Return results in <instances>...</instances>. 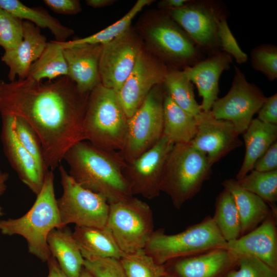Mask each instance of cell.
Here are the masks:
<instances>
[{"label": "cell", "instance_id": "obj_37", "mask_svg": "<svg viewBox=\"0 0 277 277\" xmlns=\"http://www.w3.org/2000/svg\"><path fill=\"white\" fill-rule=\"evenodd\" d=\"M23 36V21L0 8V46L5 51L14 49Z\"/></svg>", "mask_w": 277, "mask_h": 277}, {"label": "cell", "instance_id": "obj_26", "mask_svg": "<svg viewBox=\"0 0 277 277\" xmlns=\"http://www.w3.org/2000/svg\"><path fill=\"white\" fill-rule=\"evenodd\" d=\"M47 241L51 255L65 275L67 277H80L85 260L70 229L66 226L53 229L49 233Z\"/></svg>", "mask_w": 277, "mask_h": 277}, {"label": "cell", "instance_id": "obj_4", "mask_svg": "<svg viewBox=\"0 0 277 277\" xmlns=\"http://www.w3.org/2000/svg\"><path fill=\"white\" fill-rule=\"evenodd\" d=\"M128 118L116 92L100 84L89 93L83 123L84 140L108 151H121L125 145Z\"/></svg>", "mask_w": 277, "mask_h": 277}, {"label": "cell", "instance_id": "obj_45", "mask_svg": "<svg viewBox=\"0 0 277 277\" xmlns=\"http://www.w3.org/2000/svg\"><path fill=\"white\" fill-rule=\"evenodd\" d=\"M189 0H163L159 3V7L167 11L183 7Z\"/></svg>", "mask_w": 277, "mask_h": 277}, {"label": "cell", "instance_id": "obj_42", "mask_svg": "<svg viewBox=\"0 0 277 277\" xmlns=\"http://www.w3.org/2000/svg\"><path fill=\"white\" fill-rule=\"evenodd\" d=\"M253 170L260 172H269L277 170L276 141L273 143L256 162Z\"/></svg>", "mask_w": 277, "mask_h": 277}, {"label": "cell", "instance_id": "obj_6", "mask_svg": "<svg viewBox=\"0 0 277 277\" xmlns=\"http://www.w3.org/2000/svg\"><path fill=\"white\" fill-rule=\"evenodd\" d=\"M226 243L212 217L208 216L178 233L167 234L164 229L154 230L144 250L157 264L164 265L177 258L224 248Z\"/></svg>", "mask_w": 277, "mask_h": 277}, {"label": "cell", "instance_id": "obj_44", "mask_svg": "<svg viewBox=\"0 0 277 277\" xmlns=\"http://www.w3.org/2000/svg\"><path fill=\"white\" fill-rule=\"evenodd\" d=\"M47 262L48 267L47 277H67L53 256L51 255Z\"/></svg>", "mask_w": 277, "mask_h": 277}, {"label": "cell", "instance_id": "obj_35", "mask_svg": "<svg viewBox=\"0 0 277 277\" xmlns=\"http://www.w3.org/2000/svg\"><path fill=\"white\" fill-rule=\"evenodd\" d=\"M14 117V129L16 136L24 147L35 160L40 168L46 173L43 148L41 141L31 126L20 117Z\"/></svg>", "mask_w": 277, "mask_h": 277}, {"label": "cell", "instance_id": "obj_14", "mask_svg": "<svg viewBox=\"0 0 277 277\" xmlns=\"http://www.w3.org/2000/svg\"><path fill=\"white\" fill-rule=\"evenodd\" d=\"M173 145L162 135L148 150L126 163L123 172L133 195L149 200L159 196L165 165Z\"/></svg>", "mask_w": 277, "mask_h": 277}, {"label": "cell", "instance_id": "obj_32", "mask_svg": "<svg viewBox=\"0 0 277 277\" xmlns=\"http://www.w3.org/2000/svg\"><path fill=\"white\" fill-rule=\"evenodd\" d=\"M152 2L151 0H138L123 17L104 29L84 38L59 43L63 49L79 44H106L129 30L133 18L144 7Z\"/></svg>", "mask_w": 277, "mask_h": 277}, {"label": "cell", "instance_id": "obj_41", "mask_svg": "<svg viewBox=\"0 0 277 277\" xmlns=\"http://www.w3.org/2000/svg\"><path fill=\"white\" fill-rule=\"evenodd\" d=\"M258 113L259 121L277 125V94L266 97Z\"/></svg>", "mask_w": 277, "mask_h": 277}, {"label": "cell", "instance_id": "obj_40", "mask_svg": "<svg viewBox=\"0 0 277 277\" xmlns=\"http://www.w3.org/2000/svg\"><path fill=\"white\" fill-rule=\"evenodd\" d=\"M218 36L222 51L233 56L238 64L247 61V55L241 50L229 28L227 17L223 18L219 24Z\"/></svg>", "mask_w": 277, "mask_h": 277}, {"label": "cell", "instance_id": "obj_31", "mask_svg": "<svg viewBox=\"0 0 277 277\" xmlns=\"http://www.w3.org/2000/svg\"><path fill=\"white\" fill-rule=\"evenodd\" d=\"M212 217L221 235L229 242L241 236L240 217L234 201L230 193L225 189L219 194Z\"/></svg>", "mask_w": 277, "mask_h": 277}, {"label": "cell", "instance_id": "obj_21", "mask_svg": "<svg viewBox=\"0 0 277 277\" xmlns=\"http://www.w3.org/2000/svg\"><path fill=\"white\" fill-rule=\"evenodd\" d=\"M103 45L79 44L63 49L68 77L82 93L90 92L101 84L99 60Z\"/></svg>", "mask_w": 277, "mask_h": 277}, {"label": "cell", "instance_id": "obj_50", "mask_svg": "<svg viewBox=\"0 0 277 277\" xmlns=\"http://www.w3.org/2000/svg\"><path fill=\"white\" fill-rule=\"evenodd\" d=\"M162 277H172L171 276L167 274V273L165 275H164L163 276H162Z\"/></svg>", "mask_w": 277, "mask_h": 277}, {"label": "cell", "instance_id": "obj_51", "mask_svg": "<svg viewBox=\"0 0 277 277\" xmlns=\"http://www.w3.org/2000/svg\"><path fill=\"white\" fill-rule=\"evenodd\" d=\"M0 88H1V82H0Z\"/></svg>", "mask_w": 277, "mask_h": 277}, {"label": "cell", "instance_id": "obj_48", "mask_svg": "<svg viewBox=\"0 0 277 277\" xmlns=\"http://www.w3.org/2000/svg\"><path fill=\"white\" fill-rule=\"evenodd\" d=\"M80 277H93L89 272H88L84 268L82 271Z\"/></svg>", "mask_w": 277, "mask_h": 277}, {"label": "cell", "instance_id": "obj_18", "mask_svg": "<svg viewBox=\"0 0 277 277\" xmlns=\"http://www.w3.org/2000/svg\"><path fill=\"white\" fill-rule=\"evenodd\" d=\"M238 258L225 248L172 260L164 264L172 277H224L238 266Z\"/></svg>", "mask_w": 277, "mask_h": 277}, {"label": "cell", "instance_id": "obj_11", "mask_svg": "<svg viewBox=\"0 0 277 277\" xmlns=\"http://www.w3.org/2000/svg\"><path fill=\"white\" fill-rule=\"evenodd\" d=\"M167 12L207 55L222 50L218 26L227 15L222 2L189 0L183 7Z\"/></svg>", "mask_w": 277, "mask_h": 277}, {"label": "cell", "instance_id": "obj_10", "mask_svg": "<svg viewBox=\"0 0 277 277\" xmlns=\"http://www.w3.org/2000/svg\"><path fill=\"white\" fill-rule=\"evenodd\" d=\"M147 39L157 57L168 65L184 68L194 65L207 55L166 12L147 29Z\"/></svg>", "mask_w": 277, "mask_h": 277}, {"label": "cell", "instance_id": "obj_16", "mask_svg": "<svg viewBox=\"0 0 277 277\" xmlns=\"http://www.w3.org/2000/svg\"><path fill=\"white\" fill-rule=\"evenodd\" d=\"M196 118L197 131L190 143L206 155L211 166L242 145L230 122L215 118L210 110L202 111Z\"/></svg>", "mask_w": 277, "mask_h": 277}, {"label": "cell", "instance_id": "obj_38", "mask_svg": "<svg viewBox=\"0 0 277 277\" xmlns=\"http://www.w3.org/2000/svg\"><path fill=\"white\" fill-rule=\"evenodd\" d=\"M238 266V269L229 270L224 277H277V270L255 257H239Z\"/></svg>", "mask_w": 277, "mask_h": 277}, {"label": "cell", "instance_id": "obj_9", "mask_svg": "<svg viewBox=\"0 0 277 277\" xmlns=\"http://www.w3.org/2000/svg\"><path fill=\"white\" fill-rule=\"evenodd\" d=\"M58 168L63 193L56 201L62 226H105L109 209L106 199L78 184L62 165Z\"/></svg>", "mask_w": 277, "mask_h": 277}, {"label": "cell", "instance_id": "obj_49", "mask_svg": "<svg viewBox=\"0 0 277 277\" xmlns=\"http://www.w3.org/2000/svg\"><path fill=\"white\" fill-rule=\"evenodd\" d=\"M3 214V212L2 211V208L0 206V216Z\"/></svg>", "mask_w": 277, "mask_h": 277}, {"label": "cell", "instance_id": "obj_47", "mask_svg": "<svg viewBox=\"0 0 277 277\" xmlns=\"http://www.w3.org/2000/svg\"><path fill=\"white\" fill-rule=\"evenodd\" d=\"M8 173L3 172L0 170V196L2 195L6 190V182L8 180Z\"/></svg>", "mask_w": 277, "mask_h": 277}, {"label": "cell", "instance_id": "obj_17", "mask_svg": "<svg viewBox=\"0 0 277 277\" xmlns=\"http://www.w3.org/2000/svg\"><path fill=\"white\" fill-rule=\"evenodd\" d=\"M224 248L238 258L255 257L277 270L276 209L260 225L235 240L227 242Z\"/></svg>", "mask_w": 277, "mask_h": 277}, {"label": "cell", "instance_id": "obj_15", "mask_svg": "<svg viewBox=\"0 0 277 277\" xmlns=\"http://www.w3.org/2000/svg\"><path fill=\"white\" fill-rule=\"evenodd\" d=\"M142 49L130 29L103 45L98 65L101 84L117 92L131 73Z\"/></svg>", "mask_w": 277, "mask_h": 277}, {"label": "cell", "instance_id": "obj_23", "mask_svg": "<svg viewBox=\"0 0 277 277\" xmlns=\"http://www.w3.org/2000/svg\"><path fill=\"white\" fill-rule=\"evenodd\" d=\"M73 237L84 260L114 258L124 255L109 230L103 227L75 226Z\"/></svg>", "mask_w": 277, "mask_h": 277}, {"label": "cell", "instance_id": "obj_7", "mask_svg": "<svg viewBox=\"0 0 277 277\" xmlns=\"http://www.w3.org/2000/svg\"><path fill=\"white\" fill-rule=\"evenodd\" d=\"M105 226L124 253H134L144 249L154 231L153 212L132 196L109 204Z\"/></svg>", "mask_w": 277, "mask_h": 277}, {"label": "cell", "instance_id": "obj_39", "mask_svg": "<svg viewBox=\"0 0 277 277\" xmlns=\"http://www.w3.org/2000/svg\"><path fill=\"white\" fill-rule=\"evenodd\" d=\"M84 268L93 277H127L120 260L114 258L85 260Z\"/></svg>", "mask_w": 277, "mask_h": 277}, {"label": "cell", "instance_id": "obj_22", "mask_svg": "<svg viewBox=\"0 0 277 277\" xmlns=\"http://www.w3.org/2000/svg\"><path fill=\"white\" fill-rule=\"evenodd\" d=\"M23 39L15 48L5 51L2 61L8 67L10 82L27 77L31 65L40 56L47 43L46 36L33 23L23 21Z\"/></svg>", "mask_w": 277, "mask_h": 277}, {"label": "cell", "instance_id": "obj_30", "mask_svg": "<svg viewBox=\"0 0 277 277\" xmlns=\"http://www.w3.org/2000/svg\"><path fill=\"white\" fill-rule=\"evenodd\" d=\"M163 86L166 93L189 114L196 116L203 111L195 98L193 84L183 70L169 68Z\"/></svg>", "mask_w": 277, "mask_h": 277}, {"label": "cell", "instance_id": "obj_27", "mask_svg": "<svg viewBox=\"0 0 277 277\" xmlns=\"http://www.w3.org/2000/svg\"><path fill=\"white\" fill-rule=\"evenodd\" d=\"M197 131V120L165 94L162 135L173 144L190 143Z\"/></svg>", "mask_w": 277, "mask_h": 277}, {"label": "cell", "instance_id": "obj_52", "mask_svg": "<svg viewBox=\"0 0 277 277\" xmlns=\"http://www.w3.org/2000/svg\"><path fill=\"white\" fill-rule=\"evenodd\" d=\"M28 277H29V276H28Z\"/></svg>", "mask_w": 277, "mask_h": 277}, {"label": "cell", "instance_id": "obj_29", "mask_svg": "<svg viewBox=\"0 0 277 277\" xmlns=\"http://www.w3.org/2000/svg\"><path fill=\"white\" fill-rule=\"evenodd\" d=\"M67 75L63 49L59 42L51 41L47 42L40 56L31 65L27 78L37 82L44 78L51 81Z\"/></svg>", "mask_w": 277, "mask_h": 277}, {"label": "cell", "instance_id": "obj_13", "mask_svg": "<svg viewBox=\"0 0 277 277\" xmlns=\"http://www.w3.org/2000/svg\"><path fill=\"white\" fill-rule=\"evenodd\" d=\"M168 70L157 56L142 49L131 73L116 92L118 103L128 118L139 108L150 91L164 83Z\"/></svg>", "mask_w": 277, "mask_h": 277}, {"label": "cell", "instance_id": "obj_3", "mask_svg": "<svg viewBox=\"0 0 277 277\" xmlns=\"http://www.w3.org/2000/svg\"><path fill=\"white\" fill-rule=\"evenodd\" d=\"M54 174L49 170L43 187L29 210L17 219L0 220V232L19 235L27 243L28 252L43 262L51 256L47 239L54 229L62 228L54 189Z\"/></svg>", "mask_w": 277, "mask_h": 277}, {"label": "cell", "instance_id": "obj_34", "mask_svg": "<svg viewBox=\"0 0 277 277\" xmlns=\"http://www.w3.org/2000/svg\"><path fill=\"white\" fill-rule=\"evenodd\" d=\"M119 260L127 277H162L166 274L164 265L157 264L144 249L125 254Z\"/></svg>", "mask_w": 277, "mask_h": 277}, {"label": "cell", "instance_id": "obj_1", "mask_svg": "<svg viewBox=\"0 0 277 277\" xmlns=\"http://www.w3.org/2000/svg\"><path fill=\"white\" fill-rule=\"evenodd\" d=\"M89 95L68 76L44 83L28 78L2 82L0 114L20 117L31 126L41 141L46 167L53 171L73 145L85 141Z\"/></svg>", "mask_w": 277, "mask_h": 277}, {"label": "cell", "instance_id": "obj_2", "mask_svg": "<svg viewBox=\"0 0 277 277\" xmlns=\"http://www.w3.org/2000/svg\"><path fill=\"white\" fill-rule=\"evenodd\" d=\"M69 175L80 186L105 197L109 204L133 196L123 172L126 162L118 151L82 141L65 153Z\"/></svg>", "mask_w": 277, "mask_h": 277}, {"label": "cell", "instance_id": "obj_33", "mask_svg": "<svg viewBox=\"0 0 277 277\" xmlns=\"http://www.w3.org/2000/svg\"><path fill=\"white\" fill-rule=\"evenodd\" d=\"M236 181L241 187L269 204L273 205L277 201V170L269 172L252 170L242 179Z\"/></svg>", "mask_w": 277, "mask_h": 277}, {"label": "cell", "instance_id": "obj_28", "mask_svg": "<svg viewBox=\"0 0 277 277\" xmlns=\"http://www.w3.org/2000/svg\"><path fill=\"white\" fill-rule=\"evenodd\" d=\"M0 8L22 21H29L37 27L48 29L57 42H65L73 30L62 25L42 8H31L18 0H0Z\"/></svg>", "mask_w": 277, "mask_h": 277}, {"label": "cell", "instance_id": "obj_46", "mask_svg": "<svg viewBox=\"0 0 277 277\" xmlns=\"http://www.w3.org/2000/svg\"><path fill=\"white\" fill-rule=\"evenodd\" d=\"M114 2L113 0H87V5L94 8L104 7L111 5Z\"/></svg>", "mask_w": 277, "mask_h": 277}, {"label": "cell", "instance_id": "obj_43", "mask_svg": "<svg viewBox=\"0 0 277 277\" xmlns=\"http://www.w3.org/2000/svg\"><path fill=\"white\" fill-rule=\"evenodd\" d=\"M44 3L53 12L61 14H76L82 10L77 0H44Z\"/></svg>", "mask_w": 277, "mask_h": 277}, {"label": "cell", "instance_id": "obj_5", "mask_svg": "<svg viewBox=\"0 0 277 277\" xmlns=\"http://www.w3.org/2000/svg\"><path fill=\"white\" fill-rule=\"evenodd\" d=\"M211 167L206 155L190 143L175 144L165 165L161 191L167 194L174 207L180 209L210 178Z\"/></svg>", "mask_w": 277, "mask_h": 277}, {"label": "cell", "instance_id": "obj_24", "mask_svg": "<svg viewBox=\"0 0 277 277\" xmlns=\"http://www.w3.org/2000/svg\"><path fill=\"white\" fill-rule=\"evenodd\" d=\"M222 185L233 197L241 220V235L254 229L270 214V207L262 199L242 187L235 180H225Z\"/></svg>", "mask_w": 277, "mask_h": 277}, {"label": "cell", "instance_id": "obj_36", "mask_svg": "<svg viewBox=\"0 0 277 277\" xmlns=\"http://www.w3.org/2000/svg\"><path fill=\"white\" fill-rule=\"evenodd\" d=\"M250 63L254 70L261 72L270 81L277 78V47L271 44H263L253 48L250 52Z\"/></svg>", "mask_w": 277, "mask_h": 277}, {"label": "cell", "instance_id": "obj_8", "mask_svg": "<svg viewBox=\"0 0 277 277\" xmlns=\"http://www.w3.org/2000/svg\"><path fill=\"white\" fill-rule=\"evenodd\" d=\"M165 94L163 83L155 86L128 118L125 143L119 152L126 163L136 159L161 138Z\"/></svg>", "mask_w": 277, "mask_h": 277}, {"label": "cell", "instance_id": "obj_20", "mask_svg": "<svg viewBox=\"0 0 277 277\" xmlns=\"http://www.w3.org/2000/svg\"><path fill=\"white\" fill-rule=\"evenodd\" d=\"M232 63V56L222 50L209 54L194 65L183 69L188 79L194 84L202 97V110L210 111L218 98L219 82L223 72Z\"/></svg>", "mask_w": 277, "mask_h": 277}, {"label": "cell", "instance_id": "obj_12", "mask_svg": "<svg viewBox=\"0 0 277 277\" xmlns=\"http://www.w3.org/2000/svg\"><path fill=\"white\" fill-rule=\"evenodd\" d=\"M234 67L229 91L224 97L216 99L210 111L215 118L230 122L240 135L248 128L267 97L255 84L247 81L236 66Z\"/></svg>", "mask_w": 277, "mask_h": 277}, {"label": "cell", "instance_id": "obj_25", "mask_svg": "<svg viewBox=\"0 0 277 277\" xmlns=\"http://www.w3.org/2000/svg\"><path fill=\"white\" fill-rule=\"evenodd\" d=\"M245 145V154L235 180L243 178L253 169L256 162L276 141L277 125L263 123L253 118L242 134Z\"/></svg>", "mask_w": 277, "mask_h": 277}, {"label": "cell", "instance_id": "obj_19", "mask_svg": "<svg viewBox=\"0 0 277 277\" xmlns=\"http://www.w3.org/2000/svg\"><path fill=\"white\" fill-rule=\"evenodd\" d=\"M1 140L6 156L19 178L36 195L41 190L46 173L19 141L14 129V117L2 115Z\"/></svg>", "mask_w": 277, "mask_h": 277}]
</instances>
